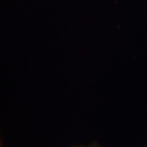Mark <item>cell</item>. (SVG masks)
Listing matches in <instances>:
<instances>
[{
  "label": "cell",
  "mask_w": 147,
  "mask_h": 147,
  "mask_svg": "<svg viewBox=\"0 0 147 147\" xmlns=\"http://www.w3.org/2000/svg\"><path fill=\"white\" fill-rule=\"evenodd\" d=\"M72 147H101L98 144H96V143H92V144H91L89 146H72Z\"/></svg>",
  "instance_id": "cell-1"
}]
</instances>
